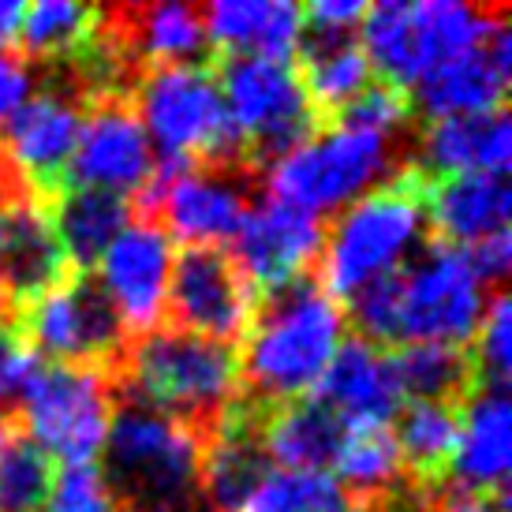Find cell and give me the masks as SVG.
<instances>
[{"instance_id": "obj_6", "label": "cell", "mask_w": 512, "mask_h": 512, "mask_svg": "<svg viewBox=\"0 0 512 512\" xmlns=\"http://www.w3.org/2000/svg\"><path fill=\"white\" fill-rule=\"evenodd\" d=\"M214 60L210 64H161V68L143 72V79L135 83L131 101L143 120L146 139L154 135L161 157L169 161L247 165L240 131L232 128L225 98H221Z\"/></svg>"}, {"instance_id": "obj_22", "label": "cell", "mask_w": 512, "mask_h": 512, "mask_svg": "<svg viewBox=\"0 0 512 512\" xmlns=\"http://www.w3.org/2000/svg\"><path fill=\"white\" fill-rule=\"evenodd\" d=\"M512 412L509 389H479L464 404V434L456 449L449 486L453 494H501L509 479Z\"/></svg>"}, {"instance_id": "obj_3", "label": "cell", "mask_w": 512, "mask_h": 512, "mask_svg": "<svg viewBox=\"0 0 512 512\" xmlns=\"http://www.w3.org/2000/svg\"><path fill=\"white\" fill-rule=\"evenodd\" d=\"M116 393L180 419L202 434V441H210L228 404L240 397V356L228 344L157 326L131 341Z\"/></svg>"}, {"instance_id": "obj_40", "label": "cell", "mask_w": 512, "mask_h": 512, "mask_svg": "<svg viewBox=\"0 0 512 512\" xmlns=\"http://www.w3.org/2000/svg\"><path fill=\"white\" fill-rule=\"evenodd\" d=\"M367 8L370 4L363 0H318V4L303 8V27L356 34V27H363V19H367Z\"/></svg>"}, {"instance_id": "obj_31", "label": "cell", "mask_w": 512, "mask_h": 512, "mask_svg": "<svg viewBox=\"0 0 512 512\" xmlns=\"http://www.w3.org/2000/svg\"><path fill=\"white\" fill-rule=\"evenodd\" d=\"M57 464L19 412H0V512H45Z\"/></svg>"}, {"instance_id": "obj_30", "label": "cell", "mask_w": 512, "mask_h": 512, "mask_svg": "<svg viewBox=\"0 0 512 512\" xmlns=\"http://www.w3.org/2000/svg\"><path fill=\"white\" fill-rule=\"evenodd\" d=\"M337 483L352 505H378L408 490L393 427H348L337 456Z\"/></svg>"}, {"instance_id": "obj_1", "label": "cell", "mask_w": 512, "mask_h": 512, "mask_svg": "<svg viewBox=\"0 0 512 512\" xmlns=\"http://www.w3.org/2000/svg\"><path fill=\"white\" fill-rule=\"evenodd\" d=\"M344 307L303 273L299 281L258 296L255 322L240 341V397L262 408L311 397L344 341Z\"/></svg>"}, {"instance_id": "obj_11", "label": "cell", "mask_w": 512, "mask_h": 512, "mask_svg": "<svg viewBox=\"0 0 512 512\" xmlns=\"http://www.w3.org/2000/svg\"><path fill=\"white\" fill-rule=\"evenodd\" d=\"M258 311V288L225 247H184L172 258L165 322L202 341L240 348Z\"/></svg>"}, {"instance_id": "obj_25", "label": "cell", "mask_w": 512, "mask_h": 512, "mask_svg": "<svg viewBox=\"0 0 512 512\" xmlns=\"http://www.w3.org/2000/svg\"><path fill=\"white\" fill-rule=\"evenodd\" d=\"M348 427L326 404L299 397L262 412V449L277 471H333Z\"/></svg>"}, {"instance_id": "obj_14", "label": "cell", "mask_w": 512, "mask_h": 512, "mask_svg": "<svg viewBox=\"0 0 512 512\" xmlns=\"http://www.w3.org/2000/svg\"><path fill=\"white\" fill-rule=\"evenodd\" d=\"M79 120V101L57 86H45L4 120L0 157L38 199L53 202L68 187Z\"/></svg>"}, {"instance_id": "obj_41", "label": "cell", "mask_w": 512, "mask_h": 512, "mask_svg": "<svg viewBox=\"0 0 512 512\" xmlns=\"http://www.w3.org/2000/svg\"><path fill=\"white\" fill-rule=\"evenodd\" d=\"M430 512H509V490H501V494H453V490H445Z\"/></svg>"}, {"instance_id": "obj_2", "label": "cell", "mask_w": 512, "mask_h": 512, "mask_svg": "<svg viewBox=\"0 0 512 512\" xmlns=\"http://www.w3.org/2000/svg\"><path fill=\"white\" fill-rule=\"evenodd\" d=\"M423 195H427V172L412 161H400L397 172H389L382 184L348 202L326 228L314 270L318 285L341 303L359 285L400 270L404 258L419 255L427 247Z\"/></svg>"}, {"instance_id": "obj_15", "label": "cell", "mask_w": 512, "mask_h": 512, "mask_svg": "<svg viewBox=\"0 0 512 512\" xmlns=\"http://www.w3.org/2000/svg\"><path fill=\"white\" fill-rule=\"evenodd\" d=\"M154 146L131 98H94L83 105L68 184L139 195L154 172Z\"/></svg>"}, {"instance_id": "obj_8", "label": "cell", "mask_w": 512, "mask_h": 512, "mask_svg": "<svg viewBox=\"0 0 512 512\" xmlns=\"http://www.w3.org/2000/svg\"><path fill=\"white\" fill-rule=\"evenodd\" d=\"M12 329L42 356V363L105 370L113 385L131 348V333L94 270H72L60 285L15 307Z\"/></svg>"}, {"instance_id": "obj_35", "label": "cell", "mask_w": 512, "mask_h": 512, "mask_svg": "<svg viewBox=\"0 0 512 512\" xmlns=\"http://www.w3.org/2000/svg\"><path fill=\"white\" fill-rule=\"evenodd\" d=\"M479 341L471 348L483 389H509V370H512V348H509V296L494 292L486 299L483 322H479Z\"/></svg>"}, {"instance_id": "obj_39", "label": "cell", "mask_w": 512, "mask_h": 512, "mask_svg": "<svg viewBox=\"0 0 512 512\" xmlns=\"http://www.w3.org/2000/svg\"><path fill=\"white\" fill-rule=\"evenodd\" d=\"M30 90H34V72L23 53L0 49V124L30 98Z\"/></svg>"}, {"instance_id": "obj_36", "label": "cell", "mask_w": 512, "mask_h": 512, "mask_svg": "<svg viewBox=\"0 0 512 512\" xmlns=\"http://www.w3.org/2000/svg\"><path fill=\"white\" fill-rule=\"evenodd\" d=\"M45 512H124L98 464H72L57 475Z\"/></svg>"}, {"instance_id": "obj_33", "label": "cell", "mask_w": 512, "mask_h": 512, "mask_svg": "<svg viewBox=\"0 0 512 512\" xmlns=\"http://www.w3.org/2000/svg\"><path fill=\"white\" fill-rule=\"evenodd\" d=\"M400 299H404V270L382 273L356 292L341 299L344 322L356 326V337L378 344V348H397L400 344Z\"/></svg>"}, {"instance_id": "obj_28", "label": "cell", "mask_w": 512, "mask_h": 512, "mask_svg": "<svg viewBox=\"0 0 512 512\" xmlns=\"http://www.w3.org/2000/svg\"><path fill=\"white\" fill-rule=\"evenodd\" d=\"M389 363H393V374H397L404 400H430V404L464 408L483 389L471 348L397 344V348H389Z\"/></svg>"}, {"instance_id": "obj_27", "label": "cell", "mask_w": 512, "mask_h": 512, "mask_svg": "<svg viewBox=\"0 0 512 512\" xmlns=\"http://www.w3.org/2000/svg\"><path fill=\"white\" fill-rule=\"evenodd\" d=\"M49 214L72 270H94L109 243L131 225V199L101 187L68 184L49 202Z\"/></svg>"}, {"instance_id": "obj_24", "label": "cell", "mask_w": 512, "mask_h": 512, "mask_svg": "<svg viewBox=\"0 0 512 512\" xmlns=\"http://www.w3.org/2000/svg\"><path fill=\"white\" fill-rule=\"evenodd\" d=\"M393 438H397L400 460L408 486L441 498L449 486L460 434H464V408L456 404H430V400H404V408L393 419Z\"/></svg>"}, {"instance_id": "obj_4", "label": "cell", "mask_w": 512, "mask_h": 512, "mask_svg": "<svg viewBox=\"0 0 512 512\" xmlns=\"http://www.w3.org/2000/svg\"><path fill=\"white\" fill-rule=\"evenodd\" d=\"M202 434L146 404H116L105 434V483L124 512H206L199 494Z\"/></svg>"}, {"instance_id": "obj_13", "label": "cell", "mask_w": 512, "mask_h": 512, "mask_svg": "<svg viewBox=\"0 0 512 512\" xmlns=\"http://www.w3.org/2000/svg\"><path fill=\"white\" fill-rule=\"evenodd\" d=\"M72 273L49 202L38 199L0 157V292L23 307Z\"/></svg>"}, {"instance_id": "obj_7", "label": "cell", "mask_w": 512, "mask_h": 512, "mask_svg": "<svg viewBox=\"0 0 512 512\" xmlns=\"http://www.w3.org/2000/svg\"><path fill=\"white\" fill-rule=\"evenodd\" d=\"M214 68L228 120L240 131L243 157L255 172L266 176L281 157L322 131L292 60L217 53Z\"/></svg>"}, {"instance_id": "obj_32", "label": "cell", "mask_w": 512, "mask_h": 512, "mask_svg": "<svg viewBox=\"0 0 512 512\" xmlns=\"http://www.w3.org/2000/svg\"><path fill=\"white\" fill-rule=\"evenodd\" d=\"M352 501L326 471H270L243 512H348Z\"/></svg>"}, {"instance_id": "obj_26", "label": "cell", "mask_w": 512, "mask_h": 512, "mask_svg": "<svg viewBox=\"0 0 512 512\" xmlns=\"http://www.w3.org/2000/svg\"><path fill=\"white\" fill-rule=\"evenodd\" d=\"M501 23H509V8L505 4H494V8L456 4V0L408 4V49H412L415 83L427 72L460 57V53L483 45Z\"/></svg>"}, {"instance_id": "obj_23", "label": "cell", "mask_w": 512, "mask_h": 512, "mask_svg": "<svg viewBox=\"0 0 512 512\" xmlns=\"http://www.w3.org/2000/svg\"><path fill=\"white\" fill-rule=\"evenodd\" d=\"M199 12L214 53L292 60L303 30V8L288 0H217Z\"/></svg>"}, {"instance_id": "obj_9", "label": "cell", "mask_w": 512, "mask_h": 512, "mask_svg": "<svg viewBox=\"0 0 512 512\" xmlns=\"http://www.w3.org/2000/svg\"><path fill=\"white\" fill-rule=\"evenodd\" d=\"M389 169H393L389 139L367 131L322 128L314 139L281 157L262 184L270 187V199L322 217L341 214L348 202L382 184Z\"/></svg>"}, {"instance_id": "obj_29", "label": "cell", "mask_w": 512, "mask_h": 512, "mask_svg": "<svg viewBox=\"0 0 512 512\" xmlns=\"http://www.w3.org/2000/svg\"><path fill=\"white\" fill-rule=\"evenodd\" d=\"M101 27V8L94 4H75V0H42L27 4L19 19V45L45 68H68L94 45Z\"/></svg>"}, {"instance_id": "obj_19", "label": "cell", "mask_w": 512, "mask_h": 512, "mask_svg": "<svg viewBox=\"0 0 512 512\" xmlns=\"http://www.w3.org/2000/svg\"><path fill=\"white\" fill-rule=\"evenodd\" d=\"M311 397L326 404L344 427H393L397 412L404 408L389 348H378L363 337L341 341Z\"/></svg>"}, {"instance_id": "obj_21", "label": "cell", "mask_w": 512, "mask_h": 512, "mask_svg": "<svg viewBox=\"0 0 512 512\" xmlns=\"http://www.w3.org/2000/svg\"><path fill=\"white\" fill-rule=\"evenodd\" d=\"M412 165L427 176H460V172H479V176H509L512 161V124L509 109L483 116H453V120H430L427 128L415 135Z\"/></svg>"}, {"instance_id": "obj_34", "label": "cell", "mask_w": 512, "mask_h": 512, "mask_svg": "<svg viewBox=\"0 0 512 512\" xmlns=\"http://www.w3.org/2000/svg\"><path fill=\"white\" fill-rule=\"evenodd\" d=\"M412 120H415V105L408 90H400V86H393V83H382V79H370L356 98L329 116L326 128L367 131V135L389 139L393 131L412 128Z\"/></svg>"}, {"instance_id": "obj_37", "label": "cell", "mask_w": 512, "mask_h": 512, "mask_svg": "<svg viewBox=\"0 0 512 512\" xmlns=\"http://www.w3.org/2000/svg\"><path fill=\"white\" fill-rule=\"evenodd\" d=\"M42 367V356L15 329L8 337H0V412H19L30 382L38 378Z\"/></svg>"}, {"instance_id": "obj_10", "label": "cell", "mask_w": 512, "mask_h": 512, "mask_svg": "<svg viewBox=\"0 0 512 512\" xmlns=\"http://www.w3.org/2000/svg\"><path fill=\"white\" fill-rule=\"evenodd\" d=\"M116 412V385L105 370L45 363L30 382L19 415L49 456L94 464Z\"/></svg>"}, {"instance_id": "obj_38", "label": "cell", "mask_w": 512, "mask_h": 512, "mask_svg": "<svg viewBox=\"0 0 512 512\" xmlns=\"http://www.w3.org/2000/svg\"><path fill=\"white\" fill-rule=\"evenodd\" d=\"M460 255H464L471 277L479 281L483 292H490V296H494V292H505V277H509V270H512L509 232H498V236H486V240L471 243Z\"/></svg>"}, {"instance_id": "obj_18", "label": "cell", "mask_w": 512, "mask_h": 512, "mask_svg": "<svg viewBox=\"0 0 512 512\" xmlns=\"http://www.w3.org/2000/svg\"><path fill=\"white\" fill-rule=\"evenodd\" d=\"M512 72V27L501 23L483 45L453 57L434 72H427L408 90L415 113L430 120L453 116H483L505 109Z\"/></svg>"}, {"instance_id": "obj_43", "label": "cell", "mask_w": 512, "mask_h": 512, "mask_svg": "<svg viewBox=\"0 0 512 512\" xmlns=\"http://www.w3.org/2000/svg\"><path fill=\"white\" fill-rule=\"evenodd\" d=\"M12 322H15V307H12V299L0 292V337H8L12 333Z\"/></svg>"}, {"instance_id": "obj_17", "label": "cell", "mask_w": 512, "mask_h": 512, "mask_svg": "<svg viewBox=\"0 0 512 512\" xmlns=\"http://www.w3.org/2000/svg\"><path fill=\"white\" fill-rule=\"evenodd\" d=\"M322 240H326L322 217L303 214L288 202L258 199L232 240V258L251 277L258 296H270L318 266Z\"/></svg>"}, {"instance_id": "obj_20", "label": "cell", "mask_w": 512, "mask_h": 512, "mask_svg": "<svg viewBox=\"0 0 512 512\" xmlns=\"http://www.w3.org/2000/svg\"><path fill=\"white\" fill-rule=\"evenodd\" d=\"M427 236L441 247L464 251L471 243L509 232L512 191L505 176H427Z\"/></svg>"}, {"instance_id": "obj_42", "label": "cell", "mask_w": 512, "mask_h": 512, "mask_svg": "<svg viewBox=\"0 0 512 512\" xmlns=\"http://www.w3.org/2000/svg\"><path fill=\"white\" fill-rule=\"evenodd\" d=\"M23 8H27V4H19V0H0V49H4L8 42H15Z\"/></svg>"}, {"instance_id": "obj_16", "label": "cell", "mask_w": 512, "mask_h": 512, "mask_svg": "<svg viewBox=\"0 0 512 512\" xmlns=\"http://www.w3.org/2000/svg\"><path fill=\"white\" fill-rule=\"evenodd\" d=\"M172 273V240L154 221L131 217V225L109 243L98 262V281L113 299L124 329L143 337L165 322V296Z\"/></svg>"}, {"instance_id": "obj_5", "label": "cell", "mask_w": 512, "mask_h": 512, "mask_svg": "<svg viewBox=\"0 0 512 512\" xmlns=\"http://www.w3.org/2000/svg\"><path fill=\"white\" fill-rule=\"evenodd\" d=\"M258 195L262 172L251 165H195L157 157L146 187L131 199V217L154 221L184 247H225L236 240Z\"/></svg>"}, {"instance_id": "obj_12", "label": "cell", "mask_w": 512, "mask_h": 512, "mask_svg": "<svg viewBox=\"0 0 512 512\" xmlns=\"http://www.w3.org/2000/svg\"><path fill=\"white\" fill-rule=\"evenodd\" d=\"M486 292L471 277L468 262L456 247L427 240L404 270L400 299V344H449L468 348L483 322Z\"/></svg>"}]
</instances>
